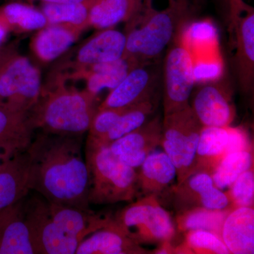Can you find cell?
I'll use <instances>...</instances> for the list:
<instances>
[{
  "instance_id": "cell-2",
  "label": "cell",
  "mask_w": 254,
  "mask_h": 254,
  "mask_svg": "<svg viewBox=\"0 0 254 254\" xmlns=\"http://www.w3.org/2000/svg\"><path fill=\"white\" fill-rule=\"evenodd\" d=\"M156 7L154 0H142L127 24L126 47L123 58L139 64H150L179 37L189 21L193 5L190 0H168Z\"/></svg>"
},
{
  "instance_id": "cell-36",
  "label": "cell",
  "mask_w": 254,
  "mask_h": 254,
  "mask_svg": "<svg viewBox=\"0 0 254 254\" xmlns=\"http://www.w3.org/2000/svg\"><path fill=\"white\" fill-rule=\"evenodd\" d=\"M23 152L24 151L9 147L0 146V169Z\"/></svg>"
},
{
  "instance_id": "cell-15",
  "label": "cell",
  "mask_w": 254,
  "mask_h": 254,
  "mask_svg": "<svg viewBox=\"0 0 254 254\" xmlns=\"http://www.w3.org/2000/svg\"><path fill=\"white\" fill-rule=\"evenodd\" d=\"M23 201L0 210V254H37L25 219Z\"/></svg>"
},
{
  "instance_id": "cell-32",
  "label": "cell",
  "mask_w": 254,
  "mask_h": 254,
  "mask_svg": "<svg viewBox=\"0 0 254 254\" xmlns=\"http://www.w3.org/2000/svg\"><path fill=\"white\" fill-rule=\"evenodd\" d=\"M175 254H228V249L218 235L205 230L187 232L183 245L175 249Z\"/></svg>"
},
{
  "instance_id": "cell-13",
  "label": "cell",
  "mask_w": 254,
  "mask_h": 254,
  "mask_svg": "<svg viewBox=\"0 0 254 254\" xmlns=\"http://www.w3.org/2000/svg\"><path fill=\"white\" fill-rule=\"evenodd\" d=\"M142 64L132 68L123 81L110 91L98 109L127 108L152 100L156 81V75Z\"/></svg>"
},
{
  "instance_id": "cell-26",
  "label": "cell",
  "mask_w": 254,
  "mask_h": 254,
  "mask_svg": "<svg viewBox=\"0 0 254 254\" xmlns=\"http://www.w3.org/2000/svg\"><path fill=\"white\" fill-rule=\"evenodd\" d=\"M0 16L9 31L16 33L36 31L48 25L41 10L21 1H11L0 7Z\"/></svg>"
},
{
  "instance_id": "cell-31",
  "label": "cell",
  "mask_w": 254,
  "mask_h": 254,
  "mask_svg": "<svg viewBox=\"0 0 254 254\" xmlns=\"http://www.w3.org/2000/svg\"><path fill=\"white\" fill-rule=\"evenodd\" d=\"M154 109L152 100L129 107L103 138L99 141H89L109 145L112 142L133 131L146 123L148 117L153 113Z\"/></svg>"
},
{
  "instance_id": "cell-7",
  "label": "cell",
  "mask_w": 254,
  "mask_h": 254,
  "mask_svg": "<svg viewBox=\"0 0 254 254\" xmlns=\"http://www.w3.org/2000/svg\"><path fill=\"white\" fill-rule=\"evenodd\" d=\"M42 88L40 70L27 58L16 54L0 72V105L28 113L38 103Z\"/></svg>"
},
{
  "instance_id": "cell-38",
  "label": "cell",
  "mask_w": 254,
  "mask_h": 254,
  "mask_svg": "<svg viewBox=\"0 0 254 254\" xmlns=\"http://www.w3.org/2000/svg\"><path fill=\"white\" fill-rule=\"evenodd\" d=\"M175 249L172 246L171 242H163L159 245L158 248L155 250L154 254H175Z\"/></svg>"
},
{
  "instance_id": "cell-3",
  "label": "cell",
  "mask_w": 254,
  "mask_h": 254,
  "mask_svg": "<svg viewBox=\"0 0 254 254\" xmlns=\"http://www.w3.org/2000/svg\"><path fill=\"white\" fill-rule=\"evenodd\" d=\"M97 97L86 89L66 87L57 73L43 86L38 103L29 112L33 128L53 134L83 136L98 110Z\"/></svg>"
},
{
  "instance_id": "cell-40",
  "label": "cell",
  "mask_w": 254,
  "mask_h": 254,
  "mask_svg": "<svg viewBox=\"0 0 254 254\" xmlns=\"http://www.w3.org/2000/svg\"><path fill=\"white\" fill-rule=\"evenodd\" d=\"M28 1H41L42 3H49V4H64V3L80 2L86 0H28Z\"/></svg>"
},
{
  "instance_id": "cell-17",
  "label": "cell",
  "mask_w": 254,
  "mask_h": 254,
  "mask_svg": "<svg viewBox=\"0 0 254 254\" xmlns=\"http://www.w3.org/2000/svg\"><path fill=\"white\" fill-rule=\"evenodd\" d=\"M148 251L129 238L116 225L111 223L81 241L76 254H145Z\"/></svg>"
},
{
  "instance_id": "cell-5",
  "label": "cell",
  "mask_w": 254,
  "mask_h": 254,
  "mask_svg": "<svg viewBox=\"0 0 254 254\" xmlns=\"http://www.w3.org/2000/svg\"><path fill=\"white\" fill-rule=\"evenodd\" d=\"M116 225L138 245L171 242L175 227L158 197L146 195L122 209L113 218Z\"/></svg>"
},
{
  "instance_id": "cell-39",
  "label": "cell",
  "mask_w": 254,
  "mask_h": 254,
  "mask_svg": "<svg viewBox=\"0 0 254 254\" xmlns=\"http://www.w3.org/2000/svg\"><path fill=\"white\" fill-rule=\"evenodd\" d=\"M9 31V28H8L6 23H5L2 18L0 16V46H1L3 42L6 39V36H7V33Z\"/></svg>"
},
{
  "instance_id": "cell-21",
  "label": "cell",
  "mask_w": 254,
  "mask_h": 254,
  "mask_svg": "<svg viewBox=\"0 0 254 254\" xmlns=\"http://www.w3.org/2000/svg\"><path fill=\"white\" fill-rule=\"evenodd\" d=\"M139 65L142 64L122 58L115 61L73 70L70 73V77L75 80H86L87 91L98 96V93L104 88H110V91L113 90L132 68Z\"/></svg>"
},
{
  "instance_id": "cell-34",
  "label": "cell",
  "mask_w": 254,
  "mask_h": 254,
  "mask_svg": "<svg viewBox=\"0 0 254 254\" xmlns=\"http://www.w3.org/2000/svg\"><path fill=\"white\" fill-rule=\"evenodd\" d=\"M128 108L98 109L88 129L87 139L99 141L103 138Z\"/></svg>"
},
{
  "instance_id": "cell-33",
  "label": "cell",
  "mask_w": 254,
  "mask_h": 254,
  "mask_svg": "<svg viewBox=\"0 0 254 254\" xmlns=\"http://www.w3.org/2000/svg\"><path fill=\"white\" fill-rule=\"evenodd\" d=\"M226 193L232 208L254 207V168L242 173Z\"/></svg>"
},
{
  "instance_id": "cell-28",
  "label": "cell",
  "mask_w": 254,
  "mask_h": 254,
  "mask_svg": "<svg viewBox=\"0 0 254 254\" xmlns=\"http://www.w3.org/2000/svg\"><path fill=\"white\" fill-rule=\"evenodd\" d=\"M93 1L64 4L43 3L41 11L46 16L48 25L70 24L86 29L89 27L88 16Z\"/></svg>"
},
{
  "instance_id": "cell-29",
  "label": "cell",
  "mask_w": 254,
  "mask_h": 254,
  "mask_svg": "<svg viewBox=\"0 0 254 254\" xmlns=\"http://www.w3.org/2000/svg\"><path fill=\"white\" fill-rule=\"evenodd\" d=\"M254 168L253 148L229 153L212 174L214 185L223 190L232 186L242 173Z\"/></svg>"
},
{
  "instance_id": "cell-37",
  "label": "cell",
  "mask_w": 254,
  "mask_h": 254,
  "mask_svg": "<svg viewBox=\"0 0 254 254\" xmlns=\"http://www.w3.org/2000/svg\"><path fill=\"white\" fill-rule=\"evenodd\" d=\"M17 54L15 46H11L6 49H0V72L14 55Z\"/></svg>"
},
{
  "instance_id": "cell-4",
  "label": "cell",
  "mask_w": 254,
  "mask_h": 254,
  "mask_svg": "<svg viewBox=\"0 0 254 254\" xmlns=\"http://www.w3.org/2000/svg\"><path fill=\"white\" fill-rule=\"evenodd\" d=\"M85 153L90 175L89 203L113 204L134 200L136 169L115 156L108 145L87 140Z\"/></svg>"
},
{
  "instance_id": "cell-22",
  "label": "cell",
  "mask_w": 254,
  "mask_h": 254,
  "mask_svg": "<svg viewBox=\"0 0 254 254\" xmlns=\"http://www.w3.org/2000/svg\"><path fill=\"white\" fill-rule=\"evenodd\" d=\"M26 150L0 169V210L24 199L31 190Z\"/></svg>"
},
{
  "instance_id": "cell-10",
  "label": "cell",
  "mask_w": 254,
  "mask_h": 254,
  "mask_svg": "<svg viewBox=\"0 0 254 254\" xmlns=\"http://www.w3.org/2000/svg\"><path fill=\"white\" fill-rule=\"evenodd\" d=\"M227 4L237 76L242 89L250 93L254 83V9L244 0H227Z\"/></svg>"
},
{
  "instance_id": "cell-25",
  "label": "cell",
  "mask_w": 254,
  "mask_h": 254,
  "mask_svg": "<svg viewBox=\"0 0 254 254\" xmlns=\"http://www.w3.org/2000/svg\"><path fill=\"white\" fill-rule=\"evenodd\" d=\"M142 0H94L88 16L89 27L98 30L127 22L139 7Z\"/></svg>"
},
{
  "instance_id": "cell-27",
  "label": "cell",
  "mask_w": 254,
  "mask_h": 254,
  "mask_svg": "<svg viewBox=\"0 0 254 254\" xmlns=\"http://www.w3.org/2000/svg\"><path fill=\"white\" fill-rule=\"evenodd\" d=\"M233 208L230 207L222 210H212L196 207L180 212L176 218L177 228L182 232L205 230L213 232L221 238L222 225Z\"/></svg>"
},
{
  "instance_id": "cell-41",
  "label": "cell",
  "mask_w": 254,
  "mask_h": 254,
  "mask_svg": "<svg viewBox=\"0 0 254 254\" xmlns=\"http://www.w3.org/2000/svg\"><path fill=\"white\" fill-rule=\"evenodd\" d=\"M205 0H190V2L194 7H199L205 2Z\"/></svg>"
},
{
  "instance_id": "cell-30",
  "label": "cell",
  "mask_w": 254,
  "mask_h": 254,
  "mask_svg": "<svg viewBox=\"0 0 254 254\" xmlns=\"http://www.w3.org/2000/svg\"><path fill=\"white\" fill-rule=\"evenodd\" d=\"M215 186L211 175L195 173L173 189L174 205L177 213L198 207L202 193Z\"/></svg>"
},
{
  "instance_id": "cell-1",
  "label": "cell",
  "mask_w": 254,
  "mask_h": 254,
  "mask_svg": "<svg viewBox=\"0 0 254 254\" xmlns=\"http://www.w3.org/2000/svg\"><path fill=\"white\" fill-rule=\"evenodd\" d=\"M26 152L31 190L50 203L89 209L90 175L82 136L40 131Z\"/></svg>"
},
{
  "instance_id": "cell-9",
  "label": "cell",
  "mask_w": 254,
  "mask_h": 254,
  "mask_svg": "<svg viewBox=\"0 0 254 254\" xmlns=\"http://www.w3.org/2000/svg\"><path fill=\"white\" fill-rule=\"evenodd\" d=\"M195 81L193 58L180 37L170 45L164 64V115L184 109Z\"/></svg>"
},
{
  "instance_id": "cell-18",
  "label": "cell",
  "mask_w": 254,
  "mask_h": 254,
  "mask_svg": "<svg viewBox=\"0 0 254 254\" xmlns=\"http://www.w3.org/2000/svg\"><path fill=\"white\" fill-rule=\"evenodd\" d=\"M84 30L70 24L48 25L33 37L32 51L42 63H51L72 46Z\"/></svg>"
},
{
  "instance_id": "cell-19",
  "label": "cell",
  "mask_w": 254,
  "mask_h": 254,
  "mask_svg": "<svg viewBox=\"0 0 254 254\" xmlns=\"http://www.w3.org/2000/svg\"><path fill=\"white\" fill-rule=\"evenodd\" d=\"M221 238L230 254H253L254 207L232 209L222 225Z\"/></svg>"
},
{
  "instance_id": "cell-16",
  "label": "cell",
  "mask_w": 254,
  "mask_h": 254,
  "mask_svg": "<svg viewBox=\"0 0 254 254\" xmlns=\"http://www.w3.org/2000/svg\"><path fill=\"white\" fill-rule=\"evenodd\" d=\"M50 215L62 229L80 242L97 230L106 227L113 218L93 213L89 209L48 202Z\"/></svg>"
},
{
  "instance_id": "cell-11",
  "label": "cell",
  "mask_w": 254,
  "mask_h": 254,
  "mask_svg": "<svg viewBox=\"0 0 254 254\" xmlns=\"http://www.w3.org/2000/svg\"><path fill=\"white\" fill-rule=\"evenodd\" d=\"M232 91L225 80L207 82L198 88L192 110L203 127H227L233 123L236 110Z\"/></svg>"
},
{
  "instance_id": "cell-24",
  "label": "cell",
  "mask_w": 254,
  "mask_h": 254,
  "mask_svg": "<svg viewBox=\"0 0 254 254\" xmlns=\"http://www.w3.org/2000/svg\"><path fill=\"white\" fill-rule=\"evenodd\" d=\"M34 131L29 113L13 111L0 105V146L25 151Z\"/></svg>"
},
{
  "instance_id": "cell-35",
  "label": "cell",
  "mask_w": 254,
  "mask_h": 254,
  "mask_svg": "<svg viewBox=\"0 0 254 254\" xmlns=\"http://www.w3.org/2000/svg\"><path fill=\"white\" fill-rule=\"evenodd\" d=\"M229 206L231 205L227 193L215 186L202 193L198 205V207L212 210H222L230 208Z\"/></svg>"
},
{
  "instance_id": "cell-14",
  "label": "cell",
  "mask_w": 254,
  "mask_h": 254,
  "mask_svg": "<svg viewBox=\"0 0 254 254\" xmlns=\"http://www.w3.org/2000/svg\"><path fill=\"white\" fill-rule=\"evenodd\" d=\"M126 35L113 28L100 30L83 43L75 53L74 60L66 66L73 70L115 61L123 58Z\"/></svg>"
},
{
  "instance_id": "cell-8",
  "label": "cell",
  "mask_w": 254,
  "mask_h": 254,
  "mask_svg": "<svg viewBox=\"0 0 254 254\" xmlns=\"http://www.w3.org/2000/svg\"><path fill=\"white\" fill-rule=\"evenodd\" d=\"M23 213L37 254H76L81 242L55 222L43 196L33 195L23 201Z\"/></svg>"
},
{
  "instance_id": "cell-12",
  "label": "cell",
  "mask_w": 254,
  "mask_h": 254,
  "mask_svg": "<svg viewBox=\"0 0 254 254\" xmlns=\"http://www.w3.org/2000/svg\"><path fill=\"white\" fill-rule=\"evenodd\" d=\"M163 120L156 117L133 131L115 140L109 145L112 153L131 168L142 163L160 145Z\"/></svg>"
},
{
  "instance_id": "cell-20",
  "label": "cell",
  "mask_w": 254,
  "mask_h": 254,
  "mask_svg": "<svg viewBox=\"0 0 254 254\" xmlns=\"http://www.w3.org/2000/svg\"><path fill=\"white\" fill-rule=\"evenodd\" d=\"M177 177L176 168L165 152H152L137 173L136 190L143 195L158 197Z\"/></svg>"
},
{
  "instance_id": "cell-6",
  "label": "cell",
  "mask_w": 254,
  "mask_h": 254,
  "mask_svg": "<svg viewBox=\"0 0 254 254\" xmlns=\"http://www.w3.org/2000/svg\"><path fill=\"white\" fill-rule=\"evenodd\" d=\"M203 126L190 105L164 115L160 145L177 171V185L193 175L195 153Z\"/></svg>"
},
{
  "instance_id": "cell-23",
  "label": "cell",
  "mask_w": 254,
  "mask_h": 254,
  "mask_svg": "<svg viewBox=\"0 0 254 254\" xmlns=\"http://www.w3.org/2000/svg\"><path fill=\"white\" fill-rule=\"evenodd\" d=\"M230 127H203L195 153L193 174L206 173L212 175L224 157L228 154Z\"/></svg>"
}]
</instances>
